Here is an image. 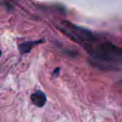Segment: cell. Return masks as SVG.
<instances>
[{
	"label": "cell",
	"instance_id": "cell-1",
	"mask_svg": "<svg viewBox=\"0 0 122 122\" xmlns=\"http://www.w3.org/2000/svg\"><path fill=\"white\" fill-rule=\"evenodd\" d=\"M62 23L64 26L69 29L71 32L73 34L72 36L74 39H76L77 41H92L94 40V36L89 30L76 26L74 24L66 21H64Z\"/></svg>",
	"mask_w": 122,
	"mask_h": 122
},
{
	"label": "cell",
	"instance_id": "cell-2",
	"mask_svg": "<svg viewBox=\"0 0 122 122\" xmlns=\"http://www.w3.org/2000/svg\"><path fill=\"white\" fill-rule=\"evenodd\" d=\"M31 102L37 107H43L46 102V96L41 91L33 93L30 97Z\"/></svg>",
	"mask_w": 122,
	"mask_h": 122
},
{
	"label": "cell",
	"instance_id": "cell-3",
	"mask_svg": "<svg viewBox=\"0 0 122 122\" xmlns=\"http://www.w3.org/2000/svg\"><path fill=\"white\" fill-rule=\"evenodd\" d=\"M41 41H26L24 43H21L19 45V50L21 54H27L31 51V50L37 44H39Z\"/></svg>",
	"mask_w": 122,
	"mask_h": 122
},
{
	"label": "cell",
	"instance_id": "cell-4",
	"mask_svg": "<svg viewBox=\"0 0 122 122\" xmlns=\"http://www.w3.org/2000/svg\"><path fill=\"white\" fill-rule=\"evenodd\" d=\"M59 71H60V68H56L53 72V76L54 77H56L58 76V74H59Z\"/></svg>",
	"mask_w": 122,
	"mask_h": 122
},
{
	"label": "cell",
	"instance_id": "cell-5",
	"mask_svg": "<svg viewBox=\"0 0 122 122\" xmlns=\"http://www.w3.org/2000/svg\"><path fill=\"white\" fill-rule=\"evenodd\" d=\"M1 56V50H0V56Z\"/></svg>",
	"mask_w": 122,
	"mask_h": 122
}]
</instances>
